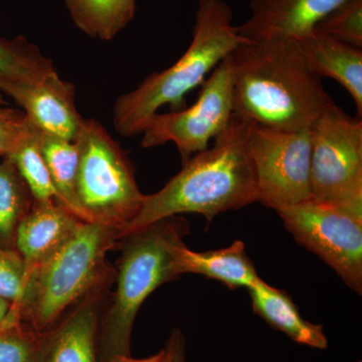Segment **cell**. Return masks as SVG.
Instances as JSON below:
<instances>
[{
  "label": "cell",
  "mask_w": 362,
  "mask_h": 362,
  "mask_svg": "<svg viewBox=\"0 0 362 362\" xmlns=\"http://www.w3.org/2000/svg\"><path fill=\"white\" fill-rule=\"evenodd\" d=\"M228 57L235 115L275 129L310 130L335 105L296 40L247 42Z\"/></svg>",
  "instance_id": "obj_1"
},
{
  "label": "cell",
  "mask_w": 362,
  "mask_h": 362,
  "mask_svg": "<svg viewBox=\"0 0 362 362\" xmlns=\"http://www.w3.org/2000/svg\"><path fill=\"white\" fill-rule=\"evenodd\" d=\"M249 120L233 113L211 148L194 154L156 194H145L141 211L119 240L145 226L181 214H201L211 223L228 211L258 202L256 171L247 142Z\"/></svg>",
  "instance_id": "obj_2"
},
{
  "label": "cell",
  "mask_w": 362,
  "mask_h": 362,
  "mask_svg": "<svg viewBox=\"0 0 362 362\" xmlns=\"http://www.w3.org/2000/svg\"><path fill=\"white\" fill-rule=\"evenodd\" d=\"M249 42L233 25V11L223 0H199L192 44L168 69L153 73L129 93L121 95L113 107V125L126 138L142 134L159 109L170 105L181 110L187 93L202 86L209 71Z\"/></svg>",
  "instance_id": "obj_3"
},
{
  "label": "cell",
  "mask_w": 362,
  "mask_h": 362,
  "mask_svg": "<svg viewBox=\"0 0 362 362\" xmlns=\"http://www.w3.org/2000/svg\"><path fill=\"white\" fill-rule=\"evenodd\" d=\"M189 223L175 216L119 240L115 292L110 294L98 331L101 362L131 356L136 316L145 300L165 283L178 280L175 251L189 233Z\"/></svg>",
  "instance_id": "obj_4"
},
{
  "label": "cell",
  "mask_w": 362,
  "mask_h": 362,
  "mask_svg": "<svg viewBox=\"0 0 362 362\" xmlns=\"http://www.w3.org/2000/svg\"><path fill=\"white\" fill-rule=\"evenodd\" d=\"M118 242L116 228L82 221L73 237L30 274L9 313L35 332H47L83 298L113 285L116 268L107 255Z\"/></svg>",
  "instance_id": "obj_5"
},
{
  "label": "cell",
  "mask_w": 362,
  "mask_h": 362,
  "mask_svg": "<svg viewBox=\"0 0 362 362\" xmlns=\"http://www.w3.org/2000/svg\"><path fill=\"white\" fill-rule=\"evenodd\" d=\"M78 162L76 192L88 223L119 230V235L141 211L132 162L122 147L95 119H84L76 138Z\"/></svg>",
  "instance_id": "obj_6"
},
{
  "label": "cell",
  "mask_w": 362,
  "mask_h": 362,
  "mask_svg": "<svg viewBox=\"0 0 362 362\" xmlns=\"http://www.w3.org/2000/svg\"><path fill=\"white\" fill-rule=\"evenodd\" d=\"M312 199L362 213V121L337 104L310 128Z\"/></svg>",
  "instance_id": "obj_7"
},
{
  "label": "cell",
  "mask_w": 362,
  "mask_h": 362,
  "mask_svg": "<svg viewBox=\"0 0 362 362\" xmlns=\"http://www.w3.org/2000/svg\"><path fill=\"white\" fill-rule=\"evenodd\" d=\"M277 214L298 244L327 264L350 290L362 294V213L309 199Z\"/></svg>",
  "instance_id": "obj_8"
},
{
  "label": "cell",
  "mask_w": 362,
  "mask_h": 362,
  "mask_svg": "<svg viewBox=\"0 0 362 362\" xmlns=\"http://www.w3.org/2000/svg\"><path fill=\"white\" fill-rule=\"evenodd\" d=\"M247 142L259 202L277 211L312 199L310 130L275 129L249 121Z\"/></svg>",
  "instance_id": "obj_9"
},
{
  "label": "cell",
  "mask_w": 362,
  "mask_h": 362,
  "mask_svg": "<svg viewBox=\"0 0 362 362\" xmlns=\"http://www.w3.org/2000/svg\"><path fill=\"white\" fill-rule=\"evenodd\" d=\"M228 56L202 83L199 98L192 106L156 113L150 119L142 132L143 148L173 142L183 164L194 154L209 148L211 140L225 132L233 116V69Z\"/></svg>",
  "instance_id": "obj_10"
},
{
  "label": "cell",
  "mask_w": 362,
  "mask_h": 362,
  "mask_svg": "<svg viewBox=\"0 0 362 362\" xmlns=\"http://www.w3.org/2000/svg\"><path fill=\"white\" fill-rule=\"evenodd\" d=\"M0 92L23 109L45 134L75 141L84 119L76 107V88L58 71L37 82L0 80Z\"/></svg>",
  "instance_id": "obj_11"
},
{
  "label": "cell",
  "mask_w": 362,
  "mask_h": 362,
  "mask_svg": "<svg viewBox=\"0 0 362 362\" xmlns=\"http://www.w3.org/2000/svg\"><path fill=\"white\" fill-rule=\"evenodd\" d=\"M111 287L90 293L44 333L39 362H101L98 331Z\"/></svg>",
  "instance_id": "obj_12"
},
{
  "label": "cell",
  "mask_w": 362,
  "mask_h": 362,
  "mask_svg": "<svg viewBox=\"0 0 362 362\" xmlns=\"http://www.w3.org/2000/svg\"><path fill=\"white\" fill-rule=\"evenodd\" d=\"M349 0H251V16L235 26L249 42L299 40Z\"/></svg>",
  "instance_id": "obj_13"
},
{
  "label": "cell",
  "mask_w": 362,
  "mask_h": 362,
  "mask_svg": "<svg viewBox=\"0 0 362 362\" xmlns=\"http://www.w3.org/2000/svg\"><path fill=\"white\" fill-rule=\"evenodd\" d=\"M82 221L58 202L33 201L18 225L14 240V249L25 264V283L37 266L73 237Z\"/></svg>",
  "instance_id": "obj_14"
},
{
  "label": "cell",
  "mask_w": 362,
  "mask_h": 362,
  "mask_svg": "<svg viewBox=\"0 0 362 362\" xmlns=\"http://www.w3.org/2000/svg\"><path fill=\"white\" fill-rule=\"evenodd\" d=\"M312 70L321 78L337 81L356 103L357 117L362 115V49H357L314 28L296 40Z\"/></svg>",
  "instance_id": "obj_15"
},
{
  "label": "cell",
  "mask_w": 362,
  "mask_h": 362,
  "mask_svg": "<svg viewBox=\"0 0 362 362\" xmlns=\"http://www.w3.org/2000/svg\"><path fill=\"white\" fill-rule=\"evenodd\" d=\"M175 265L180 277L185 274H197L218 281L232 290L247 289L259 279L242 240L207 252L192 251L183 243L175 249Z\"/></svg>",
  "instance_id": "obj_16"
},
{
  "label": "cell",
  "mask_w": 362,
  "mask_h": 362,
  "mask_svg": "<svg viewBox=\"0 0 362 362\" xmlns=\"http://www.w3.org/2000/svg\"><path fill=\"white\" fill-rule=\"evenodd\" d=\"M252 311L293 341L316 349H327L322 325L305 320L287 292L269 285L261 278L247 288Z\"/></svg>",
  "instance_id": "obj_17"
},
{
  "label": "cell",
  "mask_w": 362,
  "mask_h": 362,
  "mask_svg": "<svg viewBox=\"0 0 362 362\" xmlns=\"http://www.w3.org/2000/svg\"><path fill=\"white\" fill-rule=\"evenodd\" d=\"M74 23L89 37L111 40L134 18L135 0H65Z\"/></svg>",
  "instance_id": "obj_18"
},
{
  "label": "cell",
  "mask_w": 362,
  "mask_h": 362,
  "mask_svg": "<svg viewBox=\"0 0 362 362\" xmlns=\"http://www.w3.org/2000/svg\"><path fill=\"white\" fill-rule=\"evenodd\" d=\"M40 145L52 183L58 194L59 204L80 220L87 221L78 204L76 192L78 162L77 143L42 132Z\"/></svg>",
  "instance_id": "obj_19"
},
{
  "label": "cell",
  "mask_w": 362,
  "mask_h": 362,
  "mask_svg": "<svg viewBox=\"0 0 362 362\" xmlns=\"http://www.w3.org/2000/svg\"><path fill=\"white\" fill-rule=\"evenodd\" d=\"M40 135L42 131L30 122L25 134L4 158L13 162L35 201L59 202L58 194L42 154Z\"/></svg>",
  "instance_id": "obj_20"
},
{
  "label": "cell",
  "mask_w": 362,
  "mask_h": 362,
  "mask_svg": "<svg viewBox=\"0 0 362 362\" xmlns=\"http://www.w3.org/2000/svg\"><path fill=\"white\" fill-rule=\"evenodd\" d=\"M33 201L28 185L13 162L2 158L0 162V247L14 249L16 230Z\"/></svg>",
  "instance_id": "obj_21"
},
{
  "label": "cell",
  "mask_w": 362,
  "mask_h": 362,
  "mask_svg": "<svg viewBox=\"0 0 362 362\" xmlns=\"http://www.w3.org/2000/svg\"><path fill=\"white\" fill-rule=\"evenodd\" d=\"M54 71L52 59L25 37L0 39V80L37 82Z\"/></svg>",
  "instance_id": "obj_22"
},
{
  "label": "cell",
  "mask_w": 362,
  "mask_h": 362,
  "mask_svg": "<svg viewBox=\"0 0 362 362\" xmlns=\"http://www.w3.org/2000/svg\"><path fill=\"white\" fill-rule=\"evenodd\" d=\"M44 333H37L13 314L0 323V362H39Z\"/></svg>",
  "instance_id": "obj_23"
},
{
  "label": "cell",
  "mask_w": 362,
  "mask_h": 362,
  "mask_svg": "<svg viewBox=\"0 0 362 362\" xmlns=\"http://www.w3.org/2000/svg\"><path fill=\"white\" fill-rule=\"evenodd\" d=\"M315 30L362 49V0H349L319 21Z\"/></svg>",
  "instance_id": "obj_24"
},
{
  "label": "cell",
  "mask_w": 362,
  "mask_h": 362,
  "mask_svg": "<svg viewBox=\"0 0 362 362\" xmlns=\"http://www.w3.org/2000/svg\"><path fill=\"white\" fill-rule=\"evenodd\" d=\"M25 286V269L21 255L16 250L0 247V298L16 306Z\"/></svg>",
  "instance_id": "obj_25"
},
{
  "label": "cell",
  "mask_w": 362,
  "mask_h": 362,
  "mask_svg": "<svg viewBox=\"0 0 362 362\" xmlns=\"http://www.w3.org/2000/svg\"><path fill=\"white\" fill-rule=\"evenodd\" d=\"M30 126L23 111L0 107V159L11 153Z\"/></svg>",
  "instance_id": "obj_26"
},
{
  "label": "cell",
  "mask_w": 362,
  "mask_h": 362,
  "mask_svg": "<svg viewBox=\"0 0 362 362\" xmlns=\"http://www.w3.org/2000/svg\"><path fill=\"white\" fill-rule=\"evenodd\" d=\"M161 362H187L185 358V338L182 331L173 329L166 341Z\"/></svg>",
  "instance_id": "obj_27"
},
{
  "label": "cell",
  "mask_w": 362,
  "mask_h": 362,
  "mask_svg": "<svg viewBox=\"0 0 362 362\" xmlns=\"http://www.w3.org/2000/svg\"><path fill=\"white\" fill-rule=\"evenodd\" d=\"M162 356H163V349L153 354V356L145 357V358H134L131 356H119L109 362H161Z\"/></svg>",
  "instance_id": "obj_28"
},
{
  "label": "cell",
  "mask_w": 362,
  "mask_h": 362,
  "mask_svg": "<svg viewBox=\"0 0 362 362\" xmlns=\"http://www.w3.org/2000/svg\"><path fill=\"white\" fill-rule=\"evenodd\" d=\"M11 303L6 299L0 298V323L6 319L7 314L11 310Z\"/></svg>",
  "instance_id": "obj_29"
},
{
  "label": "cell",
  "mask_w": 362,
  "mask_h": 362,
  "mask_svg": "<svg viewBox=\"0 0 362 362\" xmlns=\"http://www.w3.org/2000/svg\"><path fill=\"white\" fill-rule=\"evenodd\" d=\"M6 104L7 102L6 101V99H4V94L0 92V107L6 106Z\"/></svg>",
  "instance_id": "obj_30"
},
{
  "label": "cell",
  "mask_w": 362,
  "mask_h": 362,
  "mask_svg": "<svg viewBox=\"0 0 362 362\" xmlns=\"http://www.w3.org/2000/svg\"><path fill=\"white\" fill-rule=\"evenodd\" d=\"M356 362H361V361H356Z\"/></svg>",
  "instance_id": "obj_31"
}]
</instances>
